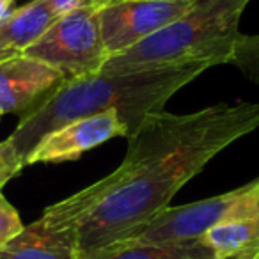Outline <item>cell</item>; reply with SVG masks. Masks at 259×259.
<instances>
[{
    "instance_id": "cell-11",
    "label": "cell",
    "mask_w": 259,
    "mask_h": 259,
    "mask_svg": "<svg viewBox=\"0 0 259 259\" xmlns=\"http://www.w3.org/2000/svg\"><path fill=\"white\" fill-rule=\"evenodd\" d=\"M215 259H259V213L233 219L202 234Z\"/></svg>"
},
{
    "instance_id": "cell-9",
    "label": "cell",
    "mask_w": 259,
    "mask_h": 259,
    "mask_svg": "<svg viewBox=\"0 0 259 259\" xmlns=\"http://www.w3.org/2000/svg\"><path fill=\"white\" fill-rule=\"evenodd\" d=\"M0 259H78L76 236L37 219L0 250Z\"/></svg>"
},
{
    "instance_id": "cell-15",
    "label": "cell",
    "mask_w": 259,
    "mask_h": 259,
    "mask_svg": "<svg viewBox=\"0 0 259 259\" xmlns=\"http://www.w3.org/2000/svg\"><path fill=\"white\" fill-rule=\"evenodd\" d=\"M22 169V160L18 158V155L11 148V144L8 141L0 142V192L6 187V183L9 180H13Z\"/></svg>"
},
{
    "instance_id": "cell-18",
    "label": "cell",
    "mask_w": 259,
    "mask_h": 259,
    "mask_svg": "<svg viewBox=\"0 0 259 259\" xmlns=\"http://www.w3.org/2000/svg\"><path fill=\"white\" fill-rule=\"evenodd\" d=\"M0 117H2V115H0Z\"/></svg>"
},
{
    "instance_id": "cell-17",
    "label": "cell",
    "mask_w": 259,
    "mask_h": 259,
    "mask_svg": "<svg viewBox=\"0 0 259 259\" xmlns=\"http://www.w3.org/2000/svg\"><path fill=\"white\" fill-rule=\"evenodd\" d=\"M16 55H20V54H16V52L9 50V48H6L4 45L0 43V62H2V61H6V59L16 57Z\"/></svg>"
},
{
    "instance_id": "cell-6",
    "label": "cell",
    "mask_w": 259,
    "mask_h": 259,
    "mask_svg": "<svg viewBox=\"0 0 259 259\" xmlns=\"http://www.w3.org/2000/svg\"><path fill=\"white\" fill-rule=\"evenodd\" d=\"M195 0H115L100 11L108 59L151 37L188 11Z\"/></svg>"
},
{
    "instance_id": "cell-7",
    "label": "cell",
    "mask_w": 259,
    "mask_h": 259,
    "mask_svg": "<svg viewBox=\"0 0 259 259\" xmlns=\"http://www.w3.org/2000/svg\"><path fill=\"white\" fill-rule=\"evenodd\" d=\"M114 137H128V130L115 112L76 119L41 139L25 158V167L32 163L71 162Z\"/></svg>"
},
{
    "instance_id": "cell-16",
    "label": "cell",
    "mask_w": 259,
    "mask_h": 259,
    "mask_svg": "<svg viewBox=\"0 0 259 259\" xmlns=\"http://www.w3.org/2000/svg\"><path fill=\"white\" fill-rule=\"evenodd\" d=\"M11 6H13V0H0V22L13 11Z\"/></svg>"
},
{
    "instance_id": "cell-13",
    "label": "cell",
    "mask_w": 259,
    "mask_h": 259,
    "mask_svg": "<svg viewBox=\"0 0 259 259\" xmlns=\"http://www.w3.org/2000/svg\"><path fill=\"white\" fill-rule=\"evenodd\" d=\"M231 64L238 66L252 80H259V36H241Z\"/></svg>"
},
{
    "instance_id": "cell-8",
    "label": "cell",
    "mask_w": 259,
    "mask_h": 259,
    "mask_svg": "<svg viewBox=\"0 0 259 259\" xmlns=\"http://www.w3.org/2000/svg\"><path fill=\"white\" fill-rule=\"evenodd\" d=\"M66 75L52 66L20 54L0 62V115L34 112Z\"/></svg>"
},
{
    "instance_id": "cell-12",
    "label": "cell",
    "mask_w": 259,
    "mask_h": 259,
    "mask_svg": "<svg viewBox=\"0 0 259 259\" xmlns=\"http://www.w3.org/2000/svg\"><path fill=\"white\" fill-rule=\"evenodd\" d=\"M105 259H215V255L199 238L183 243L126 245Z\"/></svg>"
},
{
    "instance_id": "cell-10",
    "label": "cell",
    "mask_w": 259,
    "mask_h": 259,
    "mask_svg": "<svg viewBox=\"0 0 259 259\" xmlns=\"http://www.w3.org/2000/svg\"><path fill=\"white\" fill-rule=\"evenodd\" d=\"M59 18L61 15L52 0H30L13 9L0 22V43L16 54H23Z\"/></svg>"
},
{
    "instance_id": "cell-5",
    "label": "cell",
    "mask_w": 259,
    "mask_h": 259,
    "mask_svg": "<svg viewBox=\"0 0 259 259\" xmlns=\"http://www.w3.org/2000/svg\"><path fill=\"white\" fill-rule=\"evenodd\" d=\"M100 11L89 8L61 16L23 55L59 69L66 78L101 71L108 55L101 37Z\"/></svg>"
},
{
    "instance_id": "cell-2",
    "label": "cell",
    "mask_w": 259,
    "mask_h": 259,
    "mask_svg": "<svg viewBox=\"0 0 259 259\" xmlns=\"http://www.w3.org/2000/svg\"><path fill=\"white\" fill-rule=\"evenodd\" d=\"M209 68V62H190L148 71H98L66 78L36 110L20 119L6 141L25 167V158L41 139L76 119L115 112L132 137L148 115L162 112L172 94Z\"/></svg>"
},
{
    "instance_id": "cell-3",
    "label": "cell",
    "mask_w": 259,
    "mask_h": 259,
    "mask_svg": "<svg viewBox=\"0 0 259 259\" xmlns=\"http://www.w3.org/2000/svg\"><path fill=\"white\" fill-rule=\"evenodd\" d=\"M250 0H195L151 37L110 57L101 71L132 73L190 62L231 64L240 43V20Z\"/></svg>"
},
{
    "instance_id": "cell-14",
    "label": "cell",
    "mask_w": 259,
    "mask_h": 259,
    "mask_svg": "<svg viewBox=\"0 0 259 259\" xmlns=\"http://www.w3.org/2000/svg\"><path fill=\"white\" fill-rule=\"evenodd\" d=\"M23 224L16 208L0 192V250L23 231Z\"/></svg>"
},
{
    "instance_id": "cell-4",
    "label": "cell",
    "mask_w": 259,
    "mask_h": 259,
    "mask_svg": "<svg viewBox=\"0 0 259 259\" xmlns=\"http://www.w3.org/2000/svg\"><path fill=\"white\" fill-rule=\"evenodd\" d=\"M259 213V178L222 195L183 206L165 208L132 240L119 245L183 243L202 238L206 231L226 220L243 219ZM115 248V250H117Z\"/></svg>"
},
{
    "instance_id": "cell-1",
    "label": "cell",
    "mask_w": 259,
    "mask_h": 259,
    "mask_svg": "<svg viewBox=\"0 0 259 259\" xmlns=\"http://www.w3.org/2000/svg\"><path fill=\"white\" fill-rule=\"evenodd\" d=\"M257 128V103L151 114L128 137L114 172L48 206L39 219L75 233L78 259H105L169 208L220 151Z\"/></svg>"
}]
</instances>
